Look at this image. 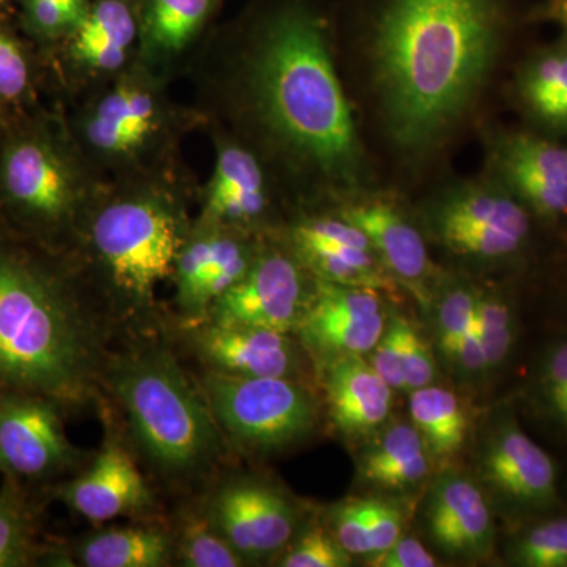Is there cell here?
Listing matches in <instances>:
<instances>
[{
    "label": "cell",
    "instance_id": "obj_1",
    "mask_svg": "<svg viewBox=\"0 0 567 567\" xmlns=\"http://www.w3.org/2000/svg\"><path fill=\"white\" fill-rule=\"evenodd\" d=\"M364 13L386 133L402 152H429L483 91L505 39V0H368Z\"/></svg>",
    "mask_w": 567,
    "mask_h": 567
},
{
    "label": "cell",
    "instance_id": "obj_2",
    "mask_svg": "<svg viewBox=\"0 0 567 567\" xmlns=\"http://www.w3.org/2000/svg\"><path fill=\"white\" fill-rule=\"evenodd\" d=\"M121 334L73 252L0 223V394L39 395L65 412L95 404Z\"/></svg>",
    "mask_w": 567,
    "mask_h": 567
},
{
    "label": "cell",
    "instance_id": "obj_3",
    "mask_svg": "<svg viewBox=\"0 0 567 567\" xmlns=\"http://www.w3.org/2000/svg\"><path fill=\"white\" fill-rule=\"evenodd\" d=\"M248 89L254 110L287 156L353 192L364 152L331 58L328 21L315 0H268L257 14Z\"/></svg>",
    "mask_w": 567,
    "mask_h": 567
},
{
    "label": "cell",
    "instance_id": "obj_4",
    "mask_svg": "<svg viewBox=\"0 0 567 567\" xmlns=\"http://www.w3.org/2000/svg\"><path fill=\"white\" fill-rule=\"evenodd\" d=\"M156 334L130 336L112 350L103 391L122 410L130 442L153 475L192 487L212 480L227 442L199 382Z\"/></svg>",
    "mask_w": 567,
    "mask_h": 567
},
{
    "label": "cell",
    "instance_id": "obj_5",
    "mask_svg": "<svg viewBox=\"0 0 567 567\" xmlns=\"http://www.w3.org/2000/svg\"><path fill=\"white\" fill-rule=\"evenodd\" d=\"M188 234L183 212L163 194H128L85 213L76 257H85V276L125 333H159L156 289L173 278Z\"/></svg>",
    "mask_w": 567,
    "mask_h": 567
},
{
    "label": "cell",
    "instance_id": "obj_6",
    "mask_svg": "<svg viewBox=\"0 0 567 567\" xmlns=\"http://www.w3.org/2000/svg\"><path fill=\"white\" fill-rule=\"evenodd\" d=\"M0 223L21 237L73 252L84 188L51 126L35 118L0 122Z\"/></svg>",
    "mask_w": 567,
    "mask_h": 567
},
{
    "label": "cell",
    "instance_id": "obj_7",
    "mask_svg": "<svg viewBox=\"0 0 567 567\" xmlns=\"http://www.w3.org/2000/svg\"><path fill=\"white\" fill-rule=\"evenodd\" d=\"M227 445L270 454L303 442L319 420L315 395L300 380L205 371L197 379Z\"/></svg>",
    "mask_w": 567,
    "mask_h": 567
},
{
    "label": "cell",
    "instance_id": "obj_8",
    "mask_svg": "<svg viewBox=\"0 0 567 567\" xmlns=\"http://www.w3.org/2000/svg\"><path fill=\"white\" fill-rule=\"evenodd\" d=\"M427 233L447 251L476 262H505L524 251L529 210L498 182L451 186L425 207Z\"/></svg>",
    "mask_w": 567,
    "mask_h": 567
},
{
    "label": "cell",
    "instance_id": "obj_9",
    "mask_svg": "<svg viewBox=\"0 0 567 567\" xmlns=\"http://www.w3.org/2000/svg\"><path fill=\"white\" fill-rule=\"evenodd\" d=\"M65 410L32 394H0V475L51 486L81 472L84 451L66 436Z\"/></svg>",
    "mask_w": 567,
    "mask_h": 567
},
{
    "label": "cell",
    "instance_id": "obj_10",
    "mask_svg": "<svg viewBox=\"0 0 567 567\" xmlns=\"http://www.w3.org/2000/svg\"><path fill=\"white\" fill-rule=\"evenodd\" d=\"M309 275L292 251H259L244 278L212 306L205 322L295 334L315 289Z\"/></svg>",
    "mask_w": 567,
    "mask_h": 567
},
{
    "label": "cell",
    "instance_id": "obj_11",
    "mask_svg": "<svg viewBox=\"0 0 567 567\" xmlns=\"http://www.w3.org/2000/svg\"><path fill=\"white\" fill-rule=\"evenodd\" d=\"M200 505L246 563L281 554L300 528L292 499L251 477L221 481L208 488Z\"/></svg>",
    "mask_w": 567,
    "mask_h": 567
},
{
    "label": "cell",
    "instance_id": "obj_12",
    "mask_svg": "<svg viewBox=\"0 0 567 567\" xmlns=\"http://www.w3.org/2000/svg\"><path fill=\"white\" fill-rule=\"evenodd\" d=\"M104 421L107 429L102 450L92 456L87 468L44 487V492L92 524L147 516L155 506L152 488L114 421Z\"/></svg>",
    "mask_w": 567,
    "mask_h": 567
},
{
    "label": "cell",
    "instance_id": "obj_13",
    "mask_svg": "<svg viewBox=\"0 0 567 567\" xmlns=\"http://www.w3.org/2000/svg\"><path fill=\"white\" fill-rule=\"evenodd\" d=\"M257 252L240 230L203 221L189 230L173 274L178 327L204 323L218 298L244 278Z\"/></svg>",
    "mask_w": 567,
    "mask_h": 567
},
{
    "label": "cell",
    "instance_id": "obj_14",
    "mask_svg": "<svg viewBox=\"0 0 567 567\" xmlns=\"http://www.w3.org/2000/svg\"><path fill=\"white\" fill-rule=\"evenodd\" d=\"M385 328V306L377 290L316 279L295 336L323 364L344 354L371 353Z\"/></svg>",
    "mask_w": 567,
    "mask_h": 567
},
{
    "label": "cell",
    "instance_id": "obj_15",
    "mask_svg": "<svg viewBox=\"0 0 567 567\" xmlns=\"http://www.w3.org/2000/svg\"><path fill=\"white\" fill-rule=\"evenodd\" d=\"M178 328L205 371L300 380L303 346L289 333L212 322Z\"/></svg>",
    "mask_w": 567,
    "mask_h": 567
},
{
    "label": "cell",
    "instance_id": "obj_16",
    "mask_svg": "<svg viewBox=\"0 0 567 567\" xmlns=\"http://www.w3.org/2000/svg\"><path fill=\"white\" fill-rule=\"evenodd\" d=\"M290 251L319 281L390 290L393 276L363 230L342 216H311L290 230Z\"/></svg>",
    "mask_w": 567,
    "mask_h": 567
},
{
    "label": "cell",
    "instance_id": "obj_17",
    "mask_svg": "<svg viewBox=\"0 0 567 567\" xmlns=\"http://www.w3.org/2000/svg\"><path fill=\"white\" fill-rule=\"evenodd\" d=\"M492 178L540 218L567 216V147L529 133L492 142Z\"/></svg>",
    "mask_w": 567,
    "mask_h": 567
},
{
    "label": "cell",
    "instance_id": "obj_18",
    "mask_svg": "<svg viewBox=\"0 0 567 567\" xmlns=\"http://www.w3.org/2000/svg\"><path fill=\"white\" fill-rule=\"evenodd\" d=\"M481 475L492 492L518 513H543L558 502L554 462L514 420L499 421L488 436Z\"/></svg>",
    "mask_w": 567,
    "mask_h": 567
},
{
    "label": "cell",
    "instance_id": "obj_19",
    "mask_svg": "<svg viewBox=\"0 0 567 567\" xmlns=\"http://www.w3.org/2000/svg\"><path fill=\"white\" fill-rule=\"evenodd\" d=\"M429 536L443 554L484 558L495 543V524L481 488L470 477L447 473L432 486L425 507Z\"/></svg>",
    "mask_w": 567,
    "mask_h": 567
},
{
    "label": "cell",
    "instance_id": "obj_20",
    "mask_svg": "<svg viewBox=\"0 0 567 567\" xmlns=\"http://www.w3.org/2000/svg\"><path fill=\"white\" fill-rule=\"evenodd\" d=\"M339 216L363 230L388 274L405 284L421 301L427 298V284L434 276V268L423 234L401 208L372 197L352 200L342 207Z\"/></svg>",
    "mask_w": 567,
    "mask_h": 567
},
{
    "label": "cell",
    "instance_id": "obj_21",
    "mask_svg": "<svg viewBox=\"0 0 567 567\" xmlns=\"http://www.w3.org/2000/svg\"><path fill=\"white\" fill-rule=\"evenodd\" d=\"M322 385L331 420L349 436L372 434L393 409V388L363 354H344L323 363Z\"/></svg>",
    "mask_w": 567,
    "mask_h": 567
},
{
    "label": "cell",
    "instance_id": "obj_22",
    "mask_svg": "<svg viewBox=\"0 0 567 567\" xmlns=\"http://www.w3.org/2000/svg\"><path fill=\"white\" fill-rule=\"evenodd\" d=\"M268 210V192L262 166L251 152L224 145L205 194L200 221L229 229H251Z\"/></svg>",
    "mask_w": 567,
    "mask_h": 567
},
{
    "label": "cell",
    "instance_id": "obj_23",
    "mask_svg": "<svg viewBox=\"0 0 567 567\" xmlns=\"http://www.w3.org/2000/svg\"><path fill=\"white\" fill-rule=\"evenodd\" d=\"M69 550L73 565L84 567L173 566V528L155 520L107 527L82 537Z\"/></svg>",
    "mask_w": 567,
    "mask_h": 567
},
{
    "label": "cell",
    "instance_id": "obj_24",
    "mask_svg": "<svg viewBox=\"0 0 567 567\" xmlns=\"http://www.w3.org/2000/svg\"><path fill=\"white\" fill-rule=\"evenodd\" d=\"M141 31L137 0H92L69 37L74 61L100 71L117 70Z\"/></svg>",
    "mask_w": 567,
    "mask_h": 567
},
{
    "label": "cell",
    "instance_id": "obj_25",
    "mask_svg": "<svg viewBox=\"0 0 567 567\" xmlns=\"http://www.w3.org/2000/svg\"><path fill=\"white\" fill-rule=\"evenodd\" d=\"M156 118L158 110L152 93L126 82L96 104L85 133L96 151L126 155L147 141L155 130Z\"/></svg>",
    "mask_w": 567,
    "mask_h": 567
},
{
    "label": "cell",
    "instance_id": "obj_26",
    "mask_svg": "<svg viewBox=\"0 0 567 567\" xmlns=\"http://www.w3.org/2000/svg\"><path fill=\"white\" fill-rule=\"evenodd\" d=\"M518 103L554 134H567V37L529 55L516 78Z\"/></svg>",
    "mask_w": 567,
    "mask_h": 567
},
{
    "label": "cell",
    "instance_id": "obj_27",
    "mask_svg": "<svg viewBox=\"0 0 567 567\" xmlns=\"http://www.w3.org/2000/svg\"><path fill=\"white\" fill-rule=\"evenodd\" d=\"M431 473V453L415 425L395 424L363 457L361 475L382 488H406Z\"/></svg>",
    "mask_w": 567,
    "mask_h": 567
},
{
    "label": "cell",
    "instance_id": "obj_28",
    "mask_svg": "<svg viewBox=\"0 0 567 567\" xmlns=\"http://www.w3.org/2000/svg\"><path fill=\"white\" fill-rule=\"evenodd\" d=\"M40 505L33 487L13 476L0 483V567L39 566Z\"/></svg>",
    "mask_w": 567,
    "mask_h": 567
},
{
    "label": "cell",
    "instance_id": "obj_29",
    "mask_svg": "<svg viewBox=\"0 0 567 567\" xmlns=\"http://www.w3.org/2000/svg\"><path fill=\"white\" fill-rule=\"evenodd\" d=\"M410 416L432 456L451 457L461 451L468 420L453 391L435 385L412 391Z\"/></svg>",
    "mask_w": 567,
    "mask_h": 567
},
{
    "label": "cell",
    "instance_id": "obj_30",
    "mask_svg": "<svg viewBox=\"0 0 567 567\" xmlns=\"http://www.w3.org/2000/svg\"><path fill=\"white\" fill-rule=\"evenodd\" d=\"M174 565L183 567H241L245 558L219 533L205 514L200 499L178 509L171 524Z\"/></svg>",
    "mask_w": 567,
    "mask_h": 567
},
{
    "label": "cell",
    "instance_id": "obj_31",
    "mask_svg": "<svg viewBox=\"0 0 567 567\" xmlns=\"http://www.w3.org/2000/svg\"><path fill=\"white\" fill-rule=\"evenodd\" d=\"M219 0H137L141 32L158 51H181L210 20Z\"/></svg>",
    "mask_w": 567,
    "mask_h": 567
},
{
    "label": "cell",
    "instance_id": "obj_32",
    "mask_svg": "<svg viewBox=\"0 0 567 567\" xmlns=\"http://www.w3.org/2000/svg\"><path fill=\"white\" fill-rule=\"evenodd\" d=\"M473 330L483 350L487 372L495 371L509 357L516 333L513 311L502 293L476 287Z\"/></svg>",
    "mask_w": 567,
    "mask_h": 567
},
{
    "label": "cell",
    "instance_id": "obj_33",
    "mask_svg": "<svg viewBox=\"0 0 567 567\" xmlns=\"http://www.w3.org/2000/svg\"><path fill=\"white\" fill-rule=\"evenodd\" d=\"M33 73L21 40L0 20V122L31 100Z\"/></svg>",
    "mask_w": 567,
    "mask_h": 567
},
{
    "label": "cell",
    "instance_id": "obj_34",
    "mask_svg": "<svg viewBox=\"0 0 567 567\" xmlns=\"http://www.w3.org/2000/svg\"><path fill=\"white\" fill-rule=\"evenodd\" d=\"M24 31L40 41L69 39L92 0H17Z\"/></svg>",
    "mask_w": 567,
    "mask_h": 567
},
{
    "label": "cell",
    "instance_id": "obj_35",
    "mask_svg": "<svg viewBox=\"0 0 567 567\" xmlns=\"http://www.w3.org/2000/svg\"><path fill=\"white\" fill-rule=\"evenodd\" d=\"M476 287L454 284L447 287L436 308V341L447 363L456 365L458 350L475 319Z\"/></svg>",
    "mask_w": 567,
    "mask_h": 567
},
{
    "label": "cell",
    "instance_id": "obj_36",
    "mask_svg": "<svg viewBox=\"0 0 567 567\" xmlns=\"http://www.w3.org/2000/svg\"><path fill=\"white\" fill-rule=\"evenodd\" d=\"M509 558L520 567H567V517L522 533L509 548Z\"/></svg>",
    "mask_w": 567,
    "mask_h": 567
},
{
    "label": "cell",
    "instance_id": "obj_37",
    "mask_svg": "<svg viewBox=\"0 0 567 567\" xmlns=\"http://www.w3.org/2000/svg\"><path fill=\"white\" fill-rule=\"evenodd\" d=\"M352 555L338 543L333 533L322 527L305 529L293 537L278 558L281 567H347Z\"/></svg>",
    "mask_w": 567,
    "mask_h": 567
},
{
    "label": "cell",
    "instance_id": "obj_38",
    "mask_svg": "<svg viewBox=\"0 0 567 567\" xmlns=\"http://www.w3.org/2000/svg\"><path fill=\"white\" fill-rule=\"evenodd\" d=\"M539 385L548 415L567 432V342L548 352L540 371Z\"/></svg>",
    "mask_w": 567,
    "mask_h": 567
},
{
    "label": "cell",
    "instance_id": "obj_39",
    "mask_svg": "<svg viewBox=\"0 0 567 567\" xmlns=\"http://www.w3.org/2000/svg\"><path fill=\"white\" fill-rule=\"evenodd\" d=\"M402 380L410 393L434 383L435 358L431 347L405 319H402Z\"/></svg>",
    "mask_w": 567,
    "mask_h": 567
},
{
    "label": "cell",
    "instance_id": "obj_40",
    "mask_svg": "<svg viewBox=\"0 0 567 567\" xmlns=\"http://www.w3.org/2000/svg\"><path fill=\"white\" fill-rule=\"evenodd\" d=\"M331 533L352 557H372L371 535L364 520L360 499L342 503L331 511Z\"/></svg>",
    "mask_w": 567,
    "mask_h": 567
},
{
    "label": "cell",
    "instance_id": "obj_41",
    "mask_svg": "<svg viewBox=\"0 0 567 567\" xmlns=\"http://www.w3.org/2000/svg\"><path fill=\"white\" fill-rule=\"evenodd\" d=\"M402 317H393V322L388 324L383 331L382 338L372 349V368L377 374L393 388V390H404V380H402Z\"/></svg>",
    "mask_w": 567,
    "mask_h": 567
},
{
    "label": "cell",
    "instance_id": "obj_42",
    "mask_svg": "<svg viewBox=\"0 0 567 567\" xmlns=\"http://www.w3.org/2000/svg\"><path fill=\"white\" fill-rule=\"evenodd\" d=\"M371 535L374 555L385 551L402 536V517L395 507L380 499H360Z\"/></svg>",
    "mask_w": 567,
    "mask_h": 567
},
{
    "label": "cell",
    "instance_id": "obj_43",
    "mask_svg": "<svg viewBox=\"0 0 567 567\" xmlns=\"http://www.w3.org/2000/svg\"><path fill=\"white\" fill-rule=\"evenodd\" d=\"M439 565L434 555L415 539L401 536L385 551L372 555L369 566L374 567H434Z\"/></svg>",
    "mask_w": 567,
    "mask_h": 567
},
{
    "label": "cell",
    "instance_id": "obj_44",
    "mask_svg": "<svg viewBox=\"0 0 567 567\" xmlns=\"http://www.w3.org/2000/svg\"><path fill=\"white\" fill-rule=\"evenodd\" d=\"M540 18L555 22L567 33V0H547L546 6L540 10Z\"/></svg>",
    "mask_w": 567,
    "mask_h": 567
},
{
    "label": "cell",
    "instance_id": "obj_45",
    "mask_svg": "<svg viewBox=\"0 0 567 567\" xmlns=\"http://www.w3.org/2000/svg\"><path fill=\"white\" fill-rule=\"evenodd\" d=\"M7 2H10V0H0V9H2V7L6 6Z\"/></svg>",
    "mask_w": 567,
    "mask_h": 567
}]
</instances>
